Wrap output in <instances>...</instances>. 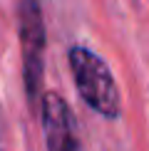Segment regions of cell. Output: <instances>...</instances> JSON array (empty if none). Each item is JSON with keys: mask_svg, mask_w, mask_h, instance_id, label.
Instances as JSON below:
<instances>
[{"mask_svg": "<svg viewBox=\"0 0 149 151\" xmlns=\"http://www.w3.org/2000/svg\"><path fill=\"white\" fill-rule=\"evenodd\" d=\"M70 70H72V79L80 97L87 102L92 111L107 119L119 116L122 111L119 89H117V82L112 77L107 62L99 55H95L92 50L82 45H74L70 50Z\"/></svg>", "mask_w": 149, "mask_h": 151, "instance_id": "1", "label": "cell"}, {"mask_svg": "<svg viewBox=\"0 0 149 151\" xmlns=\"http://www.w3.org/2000/svg\"><path fill=\"white\" fill-rule=\"evenodd\" d=\"M17 35L22 52V79L30 102H37L45 74V17L37 0L17 3Z\"/></svg>", "mask_w": 149, "mask_h": 151, "instance_id": "2", "label": "cell"}, {"mask_svg": "<svg viewBox=\"0 0 149 151\" xmlns=\"http://www.w3.org/2000/svg\"><path fill=\"white\" fill-rule=\"evenodd\" d=\"M42 131H45L47 151H80L74 119L67 102L57 92L42 94Z\"/></svg>", "mask_w": 149, "mask_h": 151, "instance_id": "3", "label": "cell"}]
</instances>
